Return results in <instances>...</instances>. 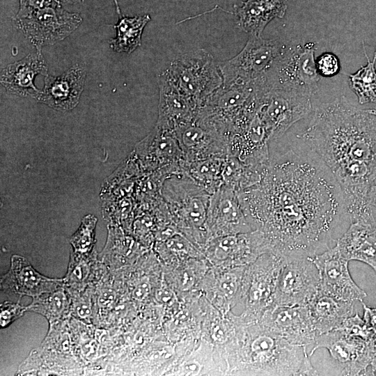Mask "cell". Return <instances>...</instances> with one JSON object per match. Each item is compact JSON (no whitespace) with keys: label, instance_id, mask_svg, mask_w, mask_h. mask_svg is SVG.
I'll return each instance as SVG.
<instances>
[{"label":"cell","instance_id":"17","mask_svg":"<svg viewBox=\"0 0 376 376\" xmlns=\"http://www.w3.org/2000/svg\"><path fill=\"white\" fill-rule=\"evenodd\" d=\"M136 148L146 169L163 170L166 176L182 173L185 158L173 131L156 125Z\"/></svg>","mask_w":376,"mask_h":376},{"label":"cell","instance_id":"31","mask_svg":"<svg viewBox=\"0 0 376 376\" xmlns=\"http://www.w3.org/2000/svg\"><path fill=\"white\" fill-rule=\"evenodd\" d=\"M335 329L346 336L360 338L366 341L371 340L375 336L373 331L357 313L346 318Z\"/></svg>","mask_w":376,"mask_h":376},{"label":"cell","instance_id":"23","mask_svg":"<svg viewBox=\"0 0 376 376\" xmlns=\"http://www.w3.org/2000/svg\"><path fill=\"white\" fill-rule=\"evenodd\" d=\"M336 246L348 261L357 260L369 265L376 274V225L353 222L337 240Z\"/></svg>","mask_w":376,"mask_h":376},{"label":"cell","instance_id":"28","mask_svg":"<svg viewBox=\"0 0 376 376\" xmlns=\"http://www.w3.org/2000/svg\"><path fill=\"white\" fill-rule=\"evenodd\" d=\"M363 49L367 64L355 73L349 75L350 88L357 96L360 104H376V49L373 61L367 55L364 43Z\"/></svg>","mask_w":376,"mask_h":376},{"label":"cell","instance_id":"11","mask_svg":"<svg viewBox=\"0 0 376 376\" xmlns=\"http://www.w3.org/2000/svg\"><path fill=\"white\" fill-rule=\"evenodd\" d=\"M173 132L186 162L228 153L227 136L199 110L193 120L177 127Z\"/></svg>","mask_w":376,"mask_h":376},{"label":"cell","instance_id":"41","mask_svg":"<svg viewBox=\"0 0 376 376\" xmlns=\"http://www.w3.org/2000/svg\"><path fill=\"white\" fill-rule=\"evenodd\" d=\"M368 200L371 206L376 208V184L373 185L368 193Z\"/></svg>","mask_w":376,"mask_h":376},{"label":"cell","instance_id":"42","mask_svg":"<svg viewBox=\"0 0 376 376\" xmlns=\"http://www.w3.org/2000/svg\"><path fill=\"white\" fill-rule=\"evenodd\" d=\"M62 4H77L85 0H60Z\"/></svg>","mask_w":376,"mask_h":376},{"label":"cell","instance_id":"36","mask_svg":"<svg viewBox=\"0 0 376 376\" xmlns=\"http://www.w3.org/2000/svg\"><path fill=\"white\" fill-rule=\"evenodd\" d=\"M363 308V319L376 336V307H370L361 301Z\"/></svg>","mask_w":376,"mask_h":376},{"label":"cell","instance_id":"20","mask_svg":"<svg viewBox=\"0 0 376 376\" xmlns=\"http://www.w3.org/2000/svg\"><path fill=\"white\" fill-rule=\"evenodd\" d=\"M38 75L46 76L47 65L41 49H36L21 60L2 68L0 82L10 94L22 97L30 95L33 97L39 91L34 84Z\"/></svg>","mask_w":376,"mask_h":376},{"label":"cell","instance_id":"10","mask_svg":"<svg viewBox=\"0 0 376 376\" xmlns=\"http://www.w3.org/2000/svg\"><path fill=\"white\" fill-rule=\"evenodd\" d=\"M283 256L269 252L261 255L246 267L242 299L245 304L243 313L258 320L274 304L275 288Z\"/></svg>","mask_w":376,"mask_h":376},{"label":"cell","instance_id":"30","mask_svg":"<svg viewBox=\"0 0 376 376\" xmlns=\"http://www.w3.org/2000/svg\"><path fill=\"white\" fill-rule=\"evenodd\" d=\"M95 224L96 219L94 217H87L83 220L80 228L71 238L76 253L85 254L91 250Z\"/></svg>","mask_w":376,"mask_h":376},{"label":"cell","instance_id":"25","mask_svg":"<svg viewBox=\"0 0 376 376\" xmlns=\"http://www.w3.org/2000/svg\"><path fill=\"white\" fill-rule=\"evenodd\" d=\"M353 302L334 297L319 289L307 305L318 334L336 329L351 316L354 309Z\"/></svg>","mask_w":376,"mask_h":376},{"label":"cell","instance_id":"34","mask_svg":"<svg viewBox=\"0 0 376 376\" xmlns=\"http://www.w3.org/2000/svg\"><path fill=\"white\" fill-rule=\"evenodd\" d=\"M62 5L60 0H19V7L16 15H22L33 10Z\"/></svg>","mask_w":376,"mask_h":376},{"label":"cell","instance_id":"24","mask_svg":"<svg viewBox=\"0 0 376 376\" xmlns=\"http://www.w3.org/2000/svg\"><path fill=\"white\" fill-rule=\"evenodd\" d=\"M288 0H246L235 6L237 26L249 35L261 36L267 24L274 18H283Z\"/></svg>","mask_w":376,"mask_h":376},{"label":"cell","instance_id":"6","mask_svg":"<svg viewBox=\"0 0 376 376\" xmlns=\"http://www.w3.org/2000/svg\"><path fill=\"white\" fill-rule=\"evenodd\" d=\"M162 187L164 200L178 224L207 236L206 219L212 194L183 173L166 176Z\"/></svg>","mask_w":376,"mask_h":376},{"label":"cell","instance_id":"26","mask_svg":"<svg viewBox=\"0 0 376 376\" xmlns=\"http://www.w3.org/2000/svg\"><path fill=\"white\" fill-rule=\"evenodd\" d=\"M228 154L192 162L185 161L182 166V173L212 194L224 185Z\"/></svg>","mask_w":376,"mask_h":376},{"label":"cell","instance_id":"1","mask_svg":"<svg viewBox=\"0 0 376 376\" xmlns=\"http://www.w3.org/2000/svg\"><path fill=\"white\" fill-rule=\"evenodd\" d=\"M239 197L253 230L281 255L312 256L330 248L334 227L345 212L340 187L323 162L293 150L271 157L260 181Z\"/></svg>","mask_w":376,"mask_h":376},{"label":"cell","instance_id":"14","mask_svg":"<svg viewBox=\"0 0 376 376\" xmlns=\"http://www.w3.org/2000/svg\"><path fill=\"white\" fill-rule=\"evenodd\" d=\"M311 351V357L319 348L327 349L331 358L341 370L342 375H366L370 364V341L346 336L336 329L317 336Z\"/></svg>","mask_w":376,"mask_h":376},{"label":"cell","instance_id":"12","mask_svg":"<svg viewBox=\"0 0 376 376\" xmlns=\"http://www.w3.org/2000/svg\"><path fill=\"white\" fill-rule=\"evenodd\" d=\"M205 244L207 257L217 265L246 266L271 252L269 244L260 230L212 237Z\"/></svg>","mask_w":376,"mask_h":376},{"label":"cell","instance_id":"39","mask_svg":"<svg viewBox=\"0 0 376 376\" xmlns=\"http://www.w3.org/2000/svg\"><path fill=\"white\" fill-rule=\"evenodd\" d=\"M371 375H376V336L370 340Z\"/></svg>","mask_w":376,"mask_h":376},{"label":"cell","instance_id":"7","mask_svg":"<svg viewBox=\"0 0 376 376\" xmlns=\"http://www.w3.org/2000/svg\"><path fill=\"white\" fill-rule=\"evenodd\" d=\"M286 50L278 40L249 35L244 48L233 58L219 63L223 84L253 83L267 75Z\"/></svg>","mask_w":376,"mask_h":376},{"label":"cell","instance_id":"9","mask_svg":"<svg viewBox=\"0 0 376 376\" xmlns=\"http://www.w3.org/2000/svg\"><path fill=\"white\" fill-rule=\"evenodd\" d=\"M15 28L38 49L63 40L82 22L81 17L62 8V5L30 11L13 19Z\"/></svg>","mask_w":376,"mask_h":376},{"label":"cell","instance_id":"2","mask_svg":"<svg viewBox=\"0 0 376 376\" xmlns=\"http://www.w3.org/2000/svg\"><path fill=\"white\" fill-rule=\"evenodd\" d=\"M298 137L334 175L351 223L375 224L368 193L376 182V109L337 98L316 107Z\"/></svg>","mask_w":376,"mask_h":376},{"label":"cell","instance_id":"27","mask_svg":"<svg viewBox=\"0 0 376 376\" xmlns=\"http://www.w3.org/2000/svg\"><path fill=\"white\" fill-rule=\"evenodd\" d=\"M113 1L118 20L117 24L113 25L116 36L111 39L110 47L116 52L130 54L141 45L143 31L150 22V17L148 14L132 17L124 16L117 0Z\"/></svg>","mask_w":376,"mask_h":376},{"label":"cell","instance_id":"13","mask_svg":"<svg viewBox=\"0 0 376 376\" xmlns=\"http://www.w3.org/2000/svg\"><path fill=\"white\" fill-rule=\"evenodd\" d=\"M206 228L208 239L254 230L238 192L227 186H222L211 195Z\"/></svg>","mask_w":376,"mask_h":376},{"label":"cell","instance_id":"8","mask_svg":"<svg viewBox=\"0 0 376 376\" xmlns=\"http://www.w3.org/2000/svg\"><path fill=\"white\" fill-rule=\"evenodd\" d=\"M282 256L273 305L307 306L320 289L319 271L309 256Z\"/></svg>","mask_w":376,"mask_h":376},{"label":"cell","instance_id":"3","mask_svg":"<svg viewBox=\"0 0 376 376\" xmlns=\"http://www.w3.org/2000/svg\"><path fill=\"white\" fill-rule=\"evenodd\" d=\"M234 370L249 375H313L306 346L292 344L263 325L242 315L235 318Z\"/></svg>","mask_w":376,"mask_h":376},{"label":"cell","instance_id":"38","mask_svg":"<svg viewBox=\"0 0 376 376\" xmlns=\"http://www.w3.org/2000/svg\"><path fill=\"white\" fill-rule=\"evenodd\" d=\"M75 313L81 318H86L91 314L90 304L86 301H81L75 307Z\"/></svg>","mask_w":376,"mask_h":376},{"label":"cell","instance_id":"22","mask_svg":"<svg viewBox=\"0 0 376 376\" xmlns=\"http://www.w3.org/2000/svg\"><path fill=\"white\" fill-rule=\"evenodd\" d=\"M157 82L159 100L156 125L174 131L193 120L200 107L178 92L161 73L157 76Z\"/></svg>","mask_w":376,"mask_h":376},{"label":"cell","instance_id":"19","mask_svg":"<svg viewBox=\"0 0 376 376\" xmlns=\"http://www.w3.org/2000/svg\"><path fill=\"white\" fill-rule=\"evenodd\" d=\"M86 77L83 65L75 64L60 76L47 75L44 86L33 97L60 111L73 109L79 103Z\"/></svg>","mask_w":376,"mask_h":376},{"label":"cell","instance_id":"4","mask_svg":"<svg viewBox=\"0 0 376 376\" xmlns=\"http://www.w3.org/2000/svg\"><path fill=\"white\" fill-rule=\"evenodd\" d=\"M312 94L307 89L280 83L271 75L258 86L256 113L267 129L270 143L311 112Z\"/></svg>","mask_w":376,"mask_h":376},{"label":"cell","instance_id":"15","mask_svg":"<svg viewBox=\"0 0 376 376\" xmlns=\"http://www.w3.org/2000/svg\"><path fill=\"white\" fill-rule=\"evenodd\" d=\"M316 265L320 276V290L334 297L347 301H359L367 294L352 278L348 263L336 246L324 252L311 256Z\"/></svg>","mask_w":376,"mask_h":376},{"label":"cell","instance_id":"35","mask_svg":"<svg viewBox=\"0 0 376 376\" xmlns=\"http://www.w3.org/2000/svg\"><path fill=\"white\" fill-rule=\"evenodd\" d=\"M87 276V266L81 263H75L73 267L69 268L68 281L81 282Z\"/></svg>","mask_w":376,"mask_h":376},{"label":"cell","instance_id":"16","mask_svg":"<svg viewBox=\"0 0 376 376\" xmlns=\"http://www.w3.org/2000/svg\"><path fill=\"white\" fill-rule=\"evenodd\" d=\"M258 320L295 345L307 347L313 344L318 336L308 306L273 305Z\"/></svg>","mask_w":376,"mask_h":376},{"label":"cell","instance_id":"37","mask_svg":"<svg viewBox=\"0 0 376 376\" xmlns=\"http://www.w3.org/2000/svg\"><path fill=\"white\" fill-rule=\"evenodd\" d=\"M149 283L143 281L136 286L133 292V296L135 299L141 300L149 294Z\"/></svg>","mask_w":376,"mask_h":376},{"label":"cell","instance_id":"18","mask_svg":"<svg viewBox=\"0 0 376 376\" xmlns=\"http://www.w3.org/2000/svg\"><path fill=\"white\" fill-rule=\"evenodd\" d=\"M315 51L313 42L307 43L303 47L299 45L289 47L271 70V75L280 83H288L313 93L320 80Z\"/></svg>","mask_w":376,"mask_h":376},{"label":"cell","instance_id":"29","mask_svg":"<svg viewBox=\"0 0 376 376\" xmlns=\"http://www.w3.org/2000/svg\"><path fill=\"white\" fill-rule=\"evenodd\" d=\"M68 304L64 291L58 288L35 297L27 309L42 314L51 321L63 315Z\"/></svg>","mask_w":376,"mask_h":376},{"label":"cell","instance_id":"32","mask_svg":"<svg viewBox=\"0 0 376 376\" xmlns=\"http://www.w3.org/2000/svg\"><path fill=\"white\" fill-rule=\"evenodd\" d=\"M318 72L324 77L335 75L340 70V63L337 56L332 53L322 54L316 61Z\"/></svg>","mask_w":376,"mask_h":376},{"label":"cell","instance_id":"21","mask_svg":"<svg viewBox=\"0 0 376 376\" xmlns=\"http://www.w3.org/2000/svg\"><path fill=\"white\" fill-rule=\"evenodd\" d=\"M61 282L40 274L25 258L15 255L10 270L1 277V285L4 291L35 297L59 288Z\"/></svg>","mask_w":376,"mask_h":376},{"label":"cell","instance_id":"5","mask_svg":"<svg viewBox=\"0 0 376 376\" xmlns=\"http://www.w3.org/2000/svg\"><path fill=\"white\" fill-rule=\"evenodd\" d=\"M161 74L199 107L223 85L219 63L203 49L178 56Z\"/></svg>","mask_w":376,"mask_h":376},{"label":"cell","instance_id":"33","mask_svg":"<svg viewBox=\"0 0 376 376\" xmlns=\"http://www.w3.org/2000/svg\"><path fill=\"white\" fill-rule=\"evenodd\" d=\"M27 308L22 307L18 304L5 301L1 304L0 324L1 327H6L11 322L23 315Z\"/></svg>","mask_w":376,"mask_h":376},{"label":"cell","instance_id":"40","mask_svg":"<svg viewBox=\"0 0 376 376\" xmlns=\"http://www.w3.org/2000/svg\"><path fill=\"white\" fill-rule=\"evenodd\" d=\"M114 299V293L107 290L102 292L99 298V304L100 306H109Z\"/></svg>","mask_w":376,"mask_h":376}]
</instances>
